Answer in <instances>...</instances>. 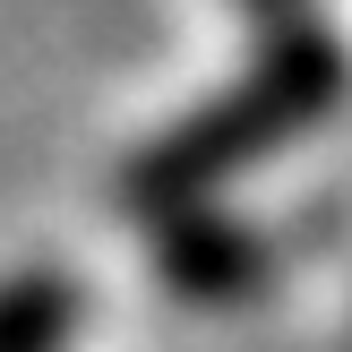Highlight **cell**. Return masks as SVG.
<instances>
[{
	"instance_id": "cell-1",
	"label": "cell",
	"mask_w": 352,
	"mask_h": 352,
	"mask_svg": "<svg viewBox=\"0 0 352 352\" xmlns=\"http://www.w3.org/2000/svg\"><path fill=\"white\" fill-rule=\"evenodd\" d=\"M336 103H344V43L318 34V26H284L267 43V60H258L223 103L189 112L181 129H164L146 155H138L129 181H120V198L172 223V215H189L206 189H223L232 172H250L258 155H275L284 138L318 129Z\"/></svg>"
},
{
	"instance_id": "cell-3",
	"label": "cell",
	"mask_w": 352,
	"mask_h": 352,
	"mask_svg": "<svg viewBox=\"0 0 352 352\" xmlns=\"http://www.w3.org/2000/svg\"><path fill=\"white\" fill-rule=\"evenodd\" d=\"M78 327V284L69 275H26L0 292V352H52Z\"/></svg>"
},
{
	"instance_id": "cell-4",
	"label": "cell",
	"mask_w": 352,
	"mask_h": 352,
	"mask_svg": "<svg viewBox=\"0 0 352 352\" xmlns=\"http://www.w3.org/2000/svg\"><path fill=\"white\" fill-rule=\"evenodd\" d=\"M241 9H250V17H267L275 34H284V26H309V0H241Z\"/></svg>"
},
{
	"instance_id": "cell-2",
	"label": "cell",
	"mask_w": 352,
	"mask_h": 352,
	"mask_svg": "<svg viewBox=\"0 0 352 352\" xmlns=\"http://www.w3.org/2000/svg\"><path fill=\"white\" fill-rule=\"evenodd\" d=\"M164 275L189 301H241V292H258V275H267V241L241 232V223H223V215H206V206H189V215L164 223Z\"/></svg>"
}]
</instances>
